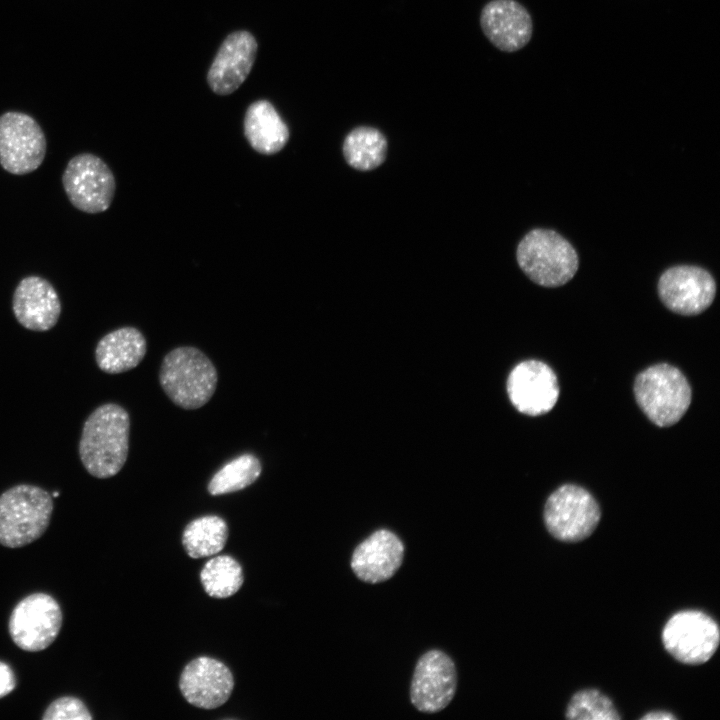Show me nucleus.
Wrapping results in <instances>:
<instances>
[{
	"instance_id": "f257e3e1",
	"label": "nucleus",
	"mask_w": 720,
	"mask_h": 720,
	"mask_svg": "<svg viewBox=\"0 0 720 720\" xmlns=\"http://www.w3.org/2000/svg\"><path fill=\"white\" fill-rule=\"evenodd\" d=\"M129 430V414L116 403L102 404L87 417L78 451L90 475L106 479L120 472L128 457Z\"/></svg>"
},
{
	"instance_id": "f03ea898",
	"label": "nucleus",
	"mask_w": 720,
	"mask_h": 720,
	"mask_svg": "<svg viewBox=\"0 0 720 720\" xmlns=\"http://www.w3.org/2000/svg\"><path fill=\"white\" fill-rule=\"evenodd\" d=\"M217 370L199 349L177 347L168 352L161 364L159 382L165 394L177 406L193 410L204 406L217 386Z\"/></svg>"
},
{
	"instance_id": "7ed1b4c3",
	"label": "nucleus",
	"mask_w": 720,
	"mask_h": 720,
	"mask_svg": "<svg viewBox=\"0 0 720 720\" xmlns=\"http://www.w3.org/2000/svg\"><path fill=\"white\" fill-rule=\"evenodd\" d=\"M54 508L52 495L31 484H18L0 495V544L20 548L47 530Z\"/></svg>"
},
{
	"instance_id": "20e7f679",
	"label": "nucleus",
	"mask_w": 720,
	"mask_h": 720,
	"mask_svg": "<svg viewBox=\"0 0 720 720\" xmlns=\"http://www.w3.org/2000/svg\"><path fill=\"white\" fill-rule=\"evenodd\" d=\"M516 258L526 276L544 287L566 284L579 266L575 248L550 229L538 228L528 232L517 247Z\"/></svg>"
},
{
	"instance_id": "39448f33",
	"label": "nucleus",
	"mask_w": 720,
	"mask_h": 720,
	"mask_svg": "<svg viewBox=\"0 0 720 720\" xmlns=\"http://www.w3.org/2000/svg\"><path fill=\"white\" fill-rule=\"evenodd\" d=\"M634 395L643 413L659 427L676 424L688 410L692 397L683 373L666 363L640 372L634 382Z\"/></svg>"
},
{
	"instance_id": "423d86ee",
	"label": "nucleus",
	"mask_w": 720,
	"mask_h": 720,
	"mask_svg": "<svg viewBox=\"0 0 720 720\" xmlns=\"http://www.w3.org/2000/svg\"><path fill=\"white\" fill-rule=\"evenodd\" d=\"M543 516L548 532L555 539L579 542L594 532L601 510L588 490L575 484H564L546 500Z\"/></svg>"
},
{
	"instance_id": "0eeeda50",
	"label": "nucleus",
	"mask_w": 720,
	"mask_h": 720,
	"mask_svg": "<svg viewBox=\"0 0 720 720\" xmlns=\"http://www.w3.org/2000/svg\"><path fill=\"white\" fill-rule=\"evenodd\" d=\"M665 650L678 662L699 665L709 661L720 642L716 621L700 610H681L673 614L662 630Z\"/></svg>"
},
{
	"instance_id": "6e6552de",
	"label": "nucleus",
	"mask_w": 720,
	"mask_h": 720,
	"mask_svg": "<svg viewBox=\"0 0 720 720\" xmlns=\"http://www.w3.org/2000/svg\"><path fill=\"white\" fill-rule=\"evenodd\" d=\"M62 184L70 203L78 210L97 214L106 211L114 198L116 182L109 166L92 153L72 157L63 172Z\"/></svg>"
},
{
	"instance_id": "1a4fd4ad",
	"label": "nucleus",
	"mask_w": 720,
	"mask_h": 720,
	"mask_svg": "<svg viewBox=\"0 0 720 720\" xmlns=\"http://www.w3.org/2000/svg\"><path fill=\"white\" fill-rule=\"evenodd\" d=\"M63 623L60 605L51 595L32 593L13 608L8 622L9 635L16 646L27 652L48 648Z\"/></svg>"
},
{
	"instance_id": "9d476101",
	"label": "nucleus",
	"mask_w": 720,
	"mask_h": 720,
	"mask_svg": "<svg viewBox=\"0 0 720 720\" xmlns=\"http://www.w3.org/2000/svg\"><path fill=\"white\" fill-rule=\"evenodd\" d=\"M45 134L30 115L8 111L0 116V165L14 175L29 174L43 163Z\"/></svg>"
},
{
	"instance_id": "9b49d317",
	"label": "nucleus",
	"mask_w": 720,
	"mask_h": 720,
	"mask_svg": "<svg viewBox=\"0 0 720 720\" xmlns=\"http://www.w3.org/2000/svg\"><path fill=\"white\" fill-rule=\"evenodd\" d=\"M456 687L457 672L453 660L443 651L429 650L416 663L410 700L420 712L437 713L450 704Z\"/></svg>"
},
{
	"instance_id": "f8f14e48",
	"label": "nucleus",
	"mask_w": 720,
	"mask_h": 720,
	"mask_svg": "<svg viewBox=\"0 0 720 720\" xmlns=\"http://www.w3.org/2000/svg\"><path fill=\"white\" fill-rule=\"evenodd\" d=\"M662 303L672 312L693 316L705 311L713 302L716 282L712 275L698 266H673L658 281Z\"/></svg>"
},
{
	"instance_id": "ddd939ff",
	"label": "nucleus",
	"mask_w": 720,
	"mask_h": 720,
	"mask_svg": "<svg viewBox=\"0 0 720 720\" xmlns=\"http://www.w3.org/2000/svg\"><path fill=\"white\" fill-rule=\"evenodd\" d=\"M507 393L513 406L521 413L539 416L548 413L559 398L555 372L539 360L517 364L507 379Z\"/></svg>"
},
{
	"instance_id": "4468645a",
	"label": "nucleus",
	"mask_w": 720,
	"mask_h": 720,
	"mask_svg": "<svg viewBox=\"0 0 720 720\" xmlns=\"http://www.w3.org/2000/svg\"><path fill=\"white\" fill-rule=\"evenodd\" d=\"M234 687L230 669L221 661L201 656L183 669L179 688L188 703L202 709H215L228 701Z\"/></svg>"
},
{
	"instance_id": "2eb2a0df",
	"label": "nucleus",
	"mask_w": 720,
	"mask_h": 720,
	"mask_svg": "<svg viewBox=\"0 0 720 720\" xmlns=\"http://www.w3.org/2000/svg\"><path fill=\"white\" fill-rule=\"evenodd\" d=\"M258 44L248 31L230 33L220 45L207 73L211 90L218 95L236 91L248 77L256 60Z\"/></svg>"
},
{
	"instance_id": "dca6fc26",
	"label": "nucleus",
	"mask_w": 720,
	"mask_h": 720,
	"mask_svg": "<svg viewBox=\"0 0 720 720\" xmlns=\"http://www.w3.org/2000/svg\"><path fill=\"white\" fill-rule=\"evenodd\" d=\"M480 27L488 41L503 52L526 46L533 33L532 18L516 0H491L480 13Z\"/></svg>"
},
{
	"instance_id": "f3484780",
	"label": "nucleus",
	"mask_w": 720,
	"mask_h": 720,
	"mask_svg": "<svg viewBox=\"0 0 720 720\" xmlns=\"http://www.w3.org/2000/svg\"><path fill=\"white\" fill-rule=\"evenodd\" d=\"M404 552V544L395 533L379 529L356 546L351 557V569L363 582L381 583L399 570Z\"/></svg>"
},
{
	"instance_id": "a211bd4d",
	"label": "nucleus",
	"mask_w": 720,
	"mask_h": 720,
	"mask_svg": "<svg viewBox=\"0 0 720 720\" xmlns=\"http://www.w3.org/2000/svg\"><path fill=\"white\" fill-rule=\"evenodd\" d=\"M61 301L54 286L45 278L31 275L16 286L12 297L13 314L24 328L45 332L53 328L61 314Z\"/></svg>"
},
{
	"instance_id": "6ab92c4d",
	"label": "nucleus",
	"mask_w": 720,
	"mask_h": 720,
	"mask_svg": "<svg viewBox=\"0 0 720 720\" xmlns=\"http://www.w3.org/2000/svg\"><path fill=\"white\" fill-rule=\"evenodd\" d=\"M147 350L146 339L135 327H121L104 335L95 348V360L108 374L131 370L143 360Z\"/></svg>"
},
{
	"instance_id": "aec40b11",
	"label": "nucleus",
	"mask_w": 720,
	"mask_h": 720,
	"mask_svg": "<svg viewBox=\"0 0 720 720\" xmlns=\"http://www.w3.org/2000/svg\"><path fill=\"white\" fill-rule=\"evenodd\" d=\"M244 135L258 153L273 155L280 152L289 140V129L268 100H257L246 110Z\"/></svg>"
},
{
	"instance_id": "412c9836",
	"label": "nucleus",
	"mask_w": 720,
	"mask_h": 720,
	"mask_svg": "<svg viewBox=\"0 0 720 720\" xmlns=\"http://www.w3.org/2000/svg\"><path fill=\"white\" fill-rule=\"evenodd\" d=\"M387 141L376 128L359 126L351 130L343 142L346 162L361 171L372 170L381 165L386 157Z\"/></svg>"
},
{
	"instance_id": "4be33fe9",
	"label": "nucleus",
	"mask_w": 720,
	"mask_h": 720,
	"mask_svg": "<svg viewBox=\"0 0 720 720\" xmlns=\"http://www.w3.org/2000/svg\"><path fill=\"white\" fill-rule=\"evenodd\" d=\"M228 539V526L224 519L207 515L192 520L182 535L183 547L194 559L216 555Z\"/></svg>"
},
{
	"instance_id": "5701e85b",
	"label": "nucleus",
	"mask_w": 720,
	"mask_h": 720,
	"mask_svg": "<svg viewBox=\"0 0 720 720\" xmlns=\"http://www.w3.org/2000/svg\"><path fill=\"white\" fill-rule=\"evenodd\" d=\"M205 592L213 598H227L241 588L244 574L241 565L229 555L211 558L200 572Z\"/></svg>"
},
{
	"instance_id": "b1692460",
	"label": "nucleus",
	"mask_w": 720,
	"mask_h": 720,
	"mask_svg": "<svg viewBox=\"0 0 720 720\" xmlns=\"http://www.w3.org/2000/svg\"><path fill=\"white\" fill-rule=\"evenodd\" d=\"M261 470V463L256 456L240 455L213 475L208 484V492L217 496L242 490L258 479Z\"/></svg>"
},
{
	"instance_id": "393cba45",
	"label": "nucleus",
	"mask_w": 720,
	"mask_h": 720,
	"mask_svg": "<svg viewBox=\"0 0 720 720\" xmlns=\"http://www.w3.org/2000/svg\"><path fill=\"white\" fill-rule=\"evenodd\" d=\"M567 719L619 720L620 714L612 700L597 689H583L570 699L565 712Z\"/></svg>"
},
{
	"instance_id": "a878e982",
	"label": "nucleus",
	"mask_w": 720,
	"mask_h": 720,
	"mask_svg": "<svg viewBox=\"0 0 720 720\" xmlns=\"http://www.w3.org/2000/svg\"><path fill=\"white\" fill-rule=\"evenodd\" d=\"M43 720H91L92 715L82 700L73 696L57 698L44 711Z\"/></svg>"
},
{
	"instance_id": "bb28decb",
	"label": "nucleus",
	"mask_w": 720,
	"mask_h": 720,
	"mask_svg": "<svg viewBox=\"0 0 720 720\" xmlns=\"http://www.w3.org/2000/svg\"><path fill=\"white\" fill-rule=\"evenodd\" d=\"M16 676L12 668L0 661V698L10 694L16 687Z\"/></svg>"
},
{
	"instance_id": "cd10ccee",
	"label": "nucleus",
	"mask_w": 720,
	"mask_h": 720,
	"mask_svg": "<svg viewBox=\"0 0 720 720\" xmlns=\"http://www.w3.org/2000/svg\"><path fill=\"white\" fill-rule=\"evenodd\" d=\"M642 720H676L677 717L669 711L657 710L650 711L643 715Z\"/></svg>"
}]
</instances>
